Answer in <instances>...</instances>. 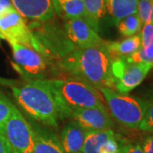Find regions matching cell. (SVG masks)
<instances>
[{"mask_svg":"<svg viewBox=\"0 0 153 153\" xmlns=\"http://www.w3.org/2000/svg\"><path fill=\"white\" fill-rule=\"evenodd\" d=\"M85 9L84 21L98 32L101 20L106 15L105 0H82Z\"/></svg>","mask_w":153,"mask_h":153,"instance_id":"obj_18","label":"cell"},{"mask_svg":"<svg viewBox=\"0 0 153 153\" xmlns=\"http://www.w3.org/2000/svg\"><path fill=\"white\" fill-rule=\"evenodd\" d=\"M140 146L143 153H153V134L146 137Z\"/></svg>","mask_w":153,"mask_h":153,"instance_id":"obj_25","label":"cell"},{"mask_svg":"<svg viewBox=\"0 0 153 153\" xmlns=\"http://www.w3.org/2000/svg\"><path fill=\"white\" fill-rule=\"evenodd\" d=\"M2 39H4V37H3V35H2V34L0 33V41H1Z\"/></svg>","mask_w":153,"mask_h":153,"instance_id":"obj_30","label":"cell"},{"mask_svg":"<svg viewBox=\"0 0 153 153\" xmlns=\"http://www.w3.org/2000/svg\"><path fill=\"white\" fill-rule=\"evenodd\" d=\"M106 13L113 24H117L125 17L137 14L138 0H105Z\"/></svg>","mask_w":153,"mask_h":153,"instance_id":"obj_14","label":"cell"},{"mask_svg":"<svg viewBox=\"0 0 153 153\" xmlns=\"http://www.w3.org/2000/svg\"><path fill=\"white\" fill-rule=\"evenodd\" d=\"M124 58L131 63H149L153 66V43L147 47H140L134 54Z\"/></svg>","mask_w":153,"mask_h":153,"instance_id":"obj_20","label":"cell"},{"mask_svg":"<svg viewBox=\"0 0 153 153\" xmlns=\"http://www.w3.org/2000/svg\"><path fill=\"white\" fill-rule=\"evenodd\" d=\"M35 143L33 153H65L60 140L47 131L34 129Z\"/></svg>","mask_w":153,"mask_h":153,"instance_id":"obj_16","label":"cell"},{"mask_svg":"<svg viewBox=\"0 0 153 153\" xmlns=\"http://www.w3.org/2000/svg\"><path fill=\"white\" fill-rule=\"evenodd\" d=\"M15 62L22 70L30 75H39L47 70V60L38 52L16 43H9Z\"/></svg>","mask_w":153,"mask_h":153,"instance_id":"obj_11","label":"cell"},{"mask_svg":"<svg viewBox=\"0 0 153 153\" xmlns=\"http://www.w3.org/2000/svg\"><path fill=\"white\" fill-rule=\"evenodd\" d=\"M140 35L141 47H147L153 43V24H145Z\"/></svg>","mask_w":153,"mask_h":153,"instance_id":"obj_24","label":"cell"},{"mask_svg":"<svg viewBox=\"0 0 153 153\" xmlns=\"http://www.w3.org/2000/svg\"><path fill=\"white\" fill-rule=\"evenodd\" d=\"M0 33L9 43L22 44L44 55V49L30 31L26 21L14 8L0 16Z\"/></svg>","mask_w":153,"mask_h":153,"instance_id":"obj_6","label":"cell"},{"mask_svg":"<svg viewBox=\"0 0 153 153\" xmlns=\"http://www.w3.org/2000/svg\"><path fill=\"white\" fill-rule=\"evenodd\" d=\"M139 129L143 132L153 133V100L147 104L146 113Z\"/></svg>","mask_w":153,"mask_h":153,"instance_id":"obj_23","label":"cell"},{"mask_svg":"<svg viewBox=\"0 0 153 153\" xmlns=\"http://www.w3.org/2000/svg\"><path fill=\"white\" fill-rule=\"evenodd\" d=\"M152 1H153V0H152Z\"/></svg>","mask_w":153,"mask_h":153,"instance_id":"obj_33","label":"cell"},{"mask_svg":"<svg viewBox=\"0 0 153 153\" xmlns=\"http://www.w3.org/2000/svg\"><path fill=\"white\" fill-rule=\"evenodd\" d=\"M120 153H143V151L140 145H128L121 148Z\"/></svg>","mask_w":153,"mask_h":153,"instance_id":"obj_26","label":"cell"},{"mask_svg":"<svg viewBox=\"0 0 153 153\" xmlns=\"http://www.w3.org/2000/svg\"><path fill=\"white\" fill-rule=\"evenodd\" d=\"M15 105L6 96L4 92L0 90V134H3L5 123L10 117Z\"/></svg>","mask_w":153,"mask_h":153,"instance_id":"obj_21","label":"cell"},{"mask_svg":"<svg viewBox=\"0 0 153 153\" xmlns=\"http://www.w3.org/2000/svg\"><path fill=\"white\" fill-rule=\"evenodd\" d=\"M141 25L142 23L138 14H134L121 20L117 24V27L121 35L128 38L136 35L140 31Z\"/></svg>","mask_w":153,"mask_h":153,"instance_id":"obj_19","label":"cell"},{"mask_svg":"<svg viewBox=\"0 0 153 153\" xmlns=\"http://www.w3.org/2000/svg\"><path fill=\"white\" fill-rule=\"evenodd\" d=\"M0 153H13L6 138L0 134Z\"/></svg>","mask_w":153,"mask_h":153,"instance_id":"obj_27","label":"cell"},{"mask_svg":"<svg viewBox=\"0 0 153 153\" xmlns=\"http://www.w3.org/2000/svg\"><path fill=\"white\" fill-rule=\"evenodd\" d=\"M105 47L112 60L130 56L141 47L140 35L136 34L119 42H105Z\"/></svg>","mask_w":153,"mask_h":153,"instance_id":"obj_13","label":"cell"},{"mask_svg":"<svg viewBox=\"0 0 153 153\" xmlns=\"http://www.w3.org/2000/svg\"><path fill=\"white\" fill-rule=\"evenodd\" d=\"M63 28L67 39L75 48L84 49L100 47L105 44L98 33L83 19L66 21Z\"/></svg>","mask_w":153,"mask_h":153,"instance_id":"obj_8","label":"cell"},{"mask_svg":"<svg viewBox=\"0 0 153 153\" xmlns=\"http://www.w3.org/2000/svg\"><path fill=\"white\" fill-rule=\"evenodd\" d=\"M116 120L128 128L137 129L142 122L147 102L142 99L121 94L110 88H99Z\"/></svg>","mask_w":153,"mask_h":153,"instance_id":"obj_4","label":"cell"},{"mask_svg":"<svg viewBox=\"0 0 153 153\" xmlns=\"http://www.w3.org/2000/svg\"><path fill=\"white\" fill-rule=\"evenodd\" d=\"M47 83L55 94L66 117H70L75 110L105 107L104 100L96 88L76 78L47 79Z\"/></svg>","mask_w":153,"mask_h":153,"instance_id":"obj_3","label":"cell"},{"mask_svg":"<svg viewBox=\"0 0 153 153\" xmlns=\"http://www.w3.org/2000/svg\"><path fill=\"white\" fill-rule=\"evenodd\" d=\"M102 153H105V152H102Z\"/></svg>","mask_w":153,"mask_h":153,"instance_id":"obj_32","label":"cell"},{"mask_svg":"<svg viewBox=\"0 0 153 153\" xmlns=\"http://www.w3.org/2000/svg\"><path fill=\"white\" fill-rule=\"evenodd\" d=\"M111 62L105 44L100 47L76 48L60 59L59 65L63 71L98 89L103 87L113 89Z\"/></svg>","mask_w":153,"mask_h":153,"instance_id":"obj_1","label":"cell"},{"mask_svg":"<svg viewBox=\"0 0 153 153\" xmlns=\"http://www.w3.org/2000/svg\"><path fill=\"white\" fill-rule=\"evenodd\" d=\"M70 117L87 133L111 129L113 127V122L105 107L75 110L71 111Z\"/></svg>","mask_w":153,"mask_h":153,"instance_id":"obj_9","label":"cell"},{"mask_svg":"<svg viewBox=\"0 0 153 153\" xmlns=\"http://www.w3.org/2000/svg\"><path fill=\"white\" fill-rule=\"evenodd\" d=\"M87 132L75 121L71 120L63 128L60 142L65 153H81Z\"/></svg>","mask_w":153,"mask_h":153,"instance_id":"obj_12","label":"cell"},{"mask_svg":"<svg viewBox=\"0 0 153 153\" xmlns=\"http://www.w3.org/2000/svg\"><path fill=\"white\" fill-rule=\"evenodd\" d=\"M153 66L149 63H131L126 58L113 59L111 73L114 88L118 93L127 94L138 87Z\"/></svg>","mask_w":153,"mask_h":153,"instance_id":"obj_7","label":"cell"},{"mask_svg":"<svg viewBox=\"0 0 153 153\" xmlns=\"http://www.w3.org/2000/svg\"><path fill=\"white\" fill-rule=\"evenodd\" d=\"M137 14L142 24H153L152 0H138Z\"/></svg>","mask_w":153,"mask_h":153,"instance_id":"obj_22","label":"cell"},{"mask_svg":"<svg viewBox=\"0 0 153 153\" xmlns=\"http://www.w3.org/2000/svg\"><path fill=\"white\" fill-rule=\"evenodd\" d=\"M18 105L35 121L56 128L65 116L55 94L46 80L30 81L22 86L11 88Z\"/></svg>","mask_w":153,"mask_h":153,"instance_id":"obj_2","label":"cell"},{"mask_svg":"<svg viewBox=\"0 0 153 153\" xmlns=\"http://www.w3.org/2000/svg\"><path fill=\"white\" fill-rule=\"evenodd\" d=\"M55 0H52V3H53V2H55Z\"/></svg>","mask_w":153,"mask_h":153,"instance_id":"obj_31","label":"cell"},{"mask_svg":"<svg viewBox=\"0 0 153 153\" xmlns=\"http://www.w3.org/2000/svg\"><path fill=\"white\" fill-rule=\"evenodd\" d=\"M14 7L11 4L10 0H0V16L4 14L6 11L10 10Z\"/></svg>","mask_w":153,"mask_h":153,"instance_id":"obj_29","label":"cell"},{"mask_svg":"<svg viewBox=\"0 0 153 153\" xmlns=\"http://www.w3.org/2000/svg\"><path fill=\"white\" fill-rule=\"evenodd\" d=\"M114 137V132L111 129L88 132L81 153H101L110 140Z\"/></svg>","mask_w":153,"mask_h":153,"instance_id":"obj_17","label":"cell"},{"mask_svg":"<svg viewBox=\"0 0 153 153\" xmlns=\"http://www.w3.org/2000/svg\"><path fill=\"white\" fill-rule=\"evenodd\" d=\"M3 135L8 140L13 153H33L34 128L16 106L5 123Z\"/></svg>","mask_w":153,"mask_h":153,"instance_id":"obj_5","label":"cell"},{"mask_svg":"<svg viewBox=\"0 0 153 153\" xmlns=\"http://www.w3.org/2000/svg\"><path fill=\"white\" fill-rule=\"evenodd\" d=\"M10 2L24 20L44 23L55 19L52 0H10Z\"/></svg>","mask_w":153,"mask_h":153,"instance_id":"obj_10","label":"cell"},{"mask_svg":"<svg viewBox=\"0 0 153 153\" xmlns=\"http://www.w3.org/2000/svg\"><path fill=\"white\" fill-rule=\"evenodd\" d=\"M53 6L55 15L66 21L85 18L82 0H55Z\"/></svg>","mask_w":153,"mask_h":153,"instance_id":"obj_15","label":"cell"},{"mask_svg":"<svg viewBox=\"0 0 153 153\" xmlns=\"http://www.w3.org/2000/svg\"><path fill=\"white\" fill-rule=\"evenodd\" d=\"M19 85V81L15 80V79H11V78H6L0 76V86H4V87H16Z\"/></svg>","mask_w":153,"mask_h":153,"instance_id":"obj_28","label":"cell"}]
</instances>
